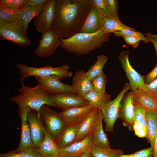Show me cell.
<instances>
[{"label": "cell", "mask_w": 157, "mask_h": 157, "mask_svg": "<svg viewBox=\"0 0 157 157\" xmlns=\"http://www.w3.org/2000/svg\"><path fill=\"white\" fill-rule=\"evenodd\" d=\"M92 4V0H56L51 29L58 32L60 39L79 33Z\"/></svg>", "instance_id": "obj_1"}, {"label": "cell", "mask_w": 157, "mask_h": 157, "mask_svg": "<svg viewBox=\"0 0 157 157\" xmlns=\"http://www.w3.org/2000/svg\"><path fill=\"white\" fill-rule=\"evenodd\" d=\"M111 33L101 29L93 33H78L67 38L60 39V47L67 51L78 55L89 54L109 40Z\"/></svg>", "instance_id": "obj_2"}, {"label": "cell", "mask_w": 157, "mask_h": 157, "mask_svg": "<svg viewBox=\"0 0 157 157\" xmlns=\"http://www.w3.org/2000/svg\"><path fill=\"white\" fill-rule=\"evenodd\" d=\"M21 87L17 89L19 94L10 100L16 103L19 109H26L39 112L44 105L56 107L57 106L49 97V94L41 85L34 87L26 86L21 81Z\"/></svg>", "instance_id": "obj_3"}, {"label": "cell", "mask_w": 157, "mask_h": 157, "mask_svg": "<svg viewBox=\"0 0 157 157\" xmlns=\"http://www.w3.org/2000/svg\"><path fill=\"white\" fill-rule=\"evenodd\" d=\"M16 67L20 71L21 75V81L26 78L33 76L40 77H46L51 75H57L62 79L65 78L70 77L72 73L69 71V67L67 64L57 67H53L47 65L42 67H29L21 63H17Z\"/></svg>", "instance_id": "obj_4"}, {"label": "cell", "mask_w": 157, "mask_h": 157, "mask_svg": "<svg viewBox=\"0 0 157 157\" xmlns=\"http://www.w3.org/2000/svg\"><path fill=\"white\" fill-rule=\"evenodd\" d=\"M130 88L129 84L126 83L122 91L114 99L103 104L100 107L105 123L106 131L113 132L115 124L117 119L119 118L122 99Z\"/></svg>", "instance_id": "obj_5"}, {"label": "cell", "mask_w": 157, "mask_h": 157, "mask_svg": "<svg viewBox=\"0 0 157 157\" xmlns=\"http://www.w3.org/2000/svg\"><path fill=\"white\" fill-rule=\"evenodd\" d=\"M27 34L21 25L0 20V40H8L25 47L31 45L32 43Z\"/></svg>", "instance_id": "obj_6"}, {"label": "cell", "mask_w": 157, "mask_h": 157, "mask_svg": "<svg viewBox=\"0 0 157 157\" xmlns=\"http://www.w3.org/2000/svg\"><path fill=\"white\" fill-rule=\"evenodd\" d=\"M38 112L45 128L56 141L67 124L63 121L58 112L48 106L44 105Z\"/></svg>", "instance_id": "obj_7"}, {"label": "cell", "mask_w": 157, "mask_h": 157, "mask_svg": "<svg viewBox=\"0 0 157 157\" xmlns=\"http://www.w3.org/2000/svg\"><path fill=\"white\" fill-rule=\"evenodd\" d=\"M61 44L58 33L51 29L42 34L38 46L34 52L38 57H49L54 53Z\"/></svg>", "instance_id": "obj_8"}, {"label": "cell", "mask_w": 157, "mask_h": 157, "mask_svg": "<svg viewBox=\"0 0 157 157\" xmlns=\"http://www.w3.org/2000/svg\"><path fill=\"white\" fill-rule=\"evenodd\" d=\"M32 141L37 149L42 143L45 135L46 129L38 112L29 110L27 115Z\"/></svg>", "instance_id": "obj_9"}, {"label": "cell", "mask_w": 157, "mask_h": 157, "mask_svg": "<svg viewBox=\"0 0 157 157\" xmlns=\"http://www.w3.org/2000/svg\"><path fill=\"white\" fill-rule=\"evenodd\" d=\"M34 77L38 84L42 85L49 94L56 95L63 93L76 94L73 86L61 82L62 79L58 76L51 75L46 77Z\"/></svg>", "instance_id": "obj_10"}, {"label": "cell", "mask_w": 157, "mask_h": 157, "mask_svg": "<svg viewBox=\"0 0 157 157\" xmlns=\"http://www.w3.org/2000/svg\"><path fill=\"white\" fill-rule=\"evenodd\" d=\"M56 0H50L46 8L35 17L34 25L42 34L51 29L55 17Z\"/></svg>", "instance_id": "obj_11"}, {"label": "cell", "mask_w": 157, "mask_h": 157, "mask_svg": "<svg viewBox=\"0 0 157 157\" xmlns=\"http://www.w3.org/2000/svg\"><path fill=\"white\" fill-rule=\"evenodd\" d=\"M128 51H123L118 58L121 66L126 74L132 90L141 89L145 84L144 78L131 66L129 60Z\"/></svg>", "instance_id": "obj_12"}, {"label": "cell", "mask_w": 157, "mask_h": 157, "mask_svg": "<svg viewBox=\"0 0 157 157\" xmlns=\"http://www.w3.org/2000/svg\"><path fill=\"white\" fill-rule=\"evenodd\" d=\"M49 98L62 111L70 108L86 106L90 104L88 101L77 94L63 93L56 95L49 94Z\"/></svg>", "instance_id": "obj_13"}, {"label": "cell", "mask_w": 157, "mask_h": 157, "mask_svg": "<svg viewBox=\"0 0 157 157\" xmlns=\"http://www.w3.org/2000/svg\"><path fill=\"white\" fill-rule=\"evenodd\" d=\"M94 146L92 135H90L67 147L60 148L59 157H80L91 151Z\"/></svg>", "instance_id": "obj_14"}, {"label": "cell", "mask_w": 157, "mask_h": 157, "mask_svg": "<svg viewBox=\"0 0 157 157\" xmlns=\"http://www.w3.org/2000/svg\"><path fill=\"white\" fill-rule=\"evenodd\" d=\"M94 107L89 104L76 107L58 113L63 121L67 124H80L93 110Z\"/></svg>", "instance_id": "obj_15"}, {"label": "cell", "mask_w": 157, "mask_h": 157, "mask_svg": "<svg viewBox=\"0 0 157 157\" xmlns=\"http://www.w3.org/2000/svg\"><path fill=\"white\" fill-rule=\"evenodd\" d=\"M104 17L93 3L79 32L93 33L99 31L102 27Z\"/></svg>", "instance_id": "obj_16"}, {"label": "cell", "mask_w": 157, "mask_h": 157, "mask_svg": "<svg viewBox=\"0 0 157 157\" xmlns=\"http://www.w3.org/2000/svg\"><path fill=\"white\" fill-rule=\"evenodd\" d=\"M29 110L26 109H19V115L21 126V138L18 147L14 150L16 152L26 151L35 147L32 141L27 120V115Z\"/></svg>", "instance_id": "obj_17"}, {"label": "cell", "mask_w": 157, "mask_h": 157, "mask_svg": "<svg viewBox=\"0 0 157 157\" xmlns=\"http://www.w3.org/2000/svg\"><path fill=\"white\" fill-rule=\"evenodd\" d=\"M134 102L131 92L129 93L121 103L119 114V118L124 126L131 131L134 124Z\"/></svg>", "instance_id": "obj_18"}, {"label": "cell", "mask_w": 157, "mask_h": 157, "mask_svg": "<svg viewBox=\"0 0 157 157\" xmlns=\"http://www.w3.org/2000/svg\"><path fill=\"white\" fill-rule=\"evenodd\" d=\"M99 109V108H94L92 112L80 123L75 142L93 134Z\"/></svg>", "instance_id": "obj_19"}, {"label": "cell", "mask_w": 157, "mask_h": 157, "mask_svg": "<svg viewBox=\"0 0 157 157\" xmlns=\"http://www.w3.org/2000/svg\"><path fill=\"white\" fill-rule=\"evenodd\" d=\"M72 85L79 97L83 98L90 91L92 90L91 81L87 77L83 70L75 73L72 80Z\"/></svg>", "instance_id": "obj_20"}, {"label": "cell", "mask_w": 157, "mask_h": 157, "mask_svg": "<svg viewBox=\"0 0 157 157\" xmlns=\"http://www.w3.org/2000/svg\"><path fill=\"white\" fill-rule=\"evenodd\" d=\"M131 92L135 103L142 106L146 111H157V101L155 97L140 89Z\"/></svg>", "instance_id": "obj_21"}, {"label": "cell", "mask_w": 157, "mask_h": 157, "mask_svg": "<svg viewBox=\"0 0 157 157\" xmlns=\"http://www.w3.org/2000/svg\"><path fill=\"white\" fill-rule=\"evenodd\" d=\"M49 1L37 6H26L23 8L18 17L19 24L24 28L28 33V25L32 19L39 15L47 7Z\"/></svg>", "instance_id": "obj_22"}, {"label": "cell", "mask_w": 157, "mask_h": 157, "mask_svg": "<svg viewBox=\"0 0 157 157\" xmlns=\"http://www.w3.org/2000/svg\"><path fill=\"white\" fill-rule=\"evenodd\" d=\"M45 129V138L38 151L42 157H59L60 148L51 134Z\"/></svg>", "instance_id": "obj_23"}, {"label": "cell", "mask_w": 157, "mask_h": 157, "mask_svg": "<svg viewBox=\"0 0 157 157\" xmlns=\"http://www.w3.org/2000/svg\"><path fill=\"white\" fill-rule=\"evenodd\" d=\"M103 117L100 108L98 111L95 126L92 134V141L94 146L110 148L106 134L103 126Z\"/></svg>", "instance_id": "obj_24"}, {"label": "cell", "mask_w": 157, "mask_h": 157, "mask_svg": "<svg viewBox=\"0 0 157 157\" xmlns=\"http://www.w3.org/2000/svg\"><path fill=\"white\" fill-rule=\"evenodd\" d=\"M80 124H67L66 126L56 140L59 148L67 147L75 142Z\"/></svg>", "instance_id": "obj_25"}, {"label": "cell", "mask_w": 157, "mask_h": 157, "mask_svg": "<svg viewBox=\"0 0 157 157\" xmlns=\"http://www.w3.org/2000/svg\"><path fill=\"white\" fill-rule=\"evenodd\" d=\"M146 119L147 138L153 149L157 133V112L146 111Z\"/></svg>", "instance_id": "obj_26"}, {"label": "cell", "mask_w": 157, "mask_h": 157, "mask_svg": "<svg viewBox=\"0 0 157 157\" xmlns=\"http://www.w3.org/2000/svg\"><path fill=\"white\" fill-rule=\"evenodd\" d=\"M123 24L119 19L113 17H104V21L101 30L105 33H111L119 31L124 29L131 28Z\"/></svg>", "instance_id": "obj_27"}, {"label": "cell", "mask_w": 157, "mask_h": 157, "mask_svg": "<svg viewBox=\"0 0 157 157\" xmlns=\"http://www.w3.org/2000/svg\"><path fill=\"white\" fill-rule=\"evenodd\" d=\"M22 9H12L0 3V20L20 25L18 17Z\"/></svg>", "instance_id": "obj_28"}, {"label": "cell", "mask_w": 157, "mask_h": 157, "mask_svg": "<svg viewBox=\"0 0 157 157\" xmlns=\"http://www.w3.org/2000/svg\"><path fill=\"white\" fill-rule=\"evenodd\" d=\"M84 99L94 108H100L103 104L110 101V96L106 93L101 94L92 90L84 97Z\"/></svg>", "instance_id": "obj_29"}, {"label": "cell", "mask_w": 157, "mask_h": 157, "mask_svg": "<svg viewBox=\"0 0 157 157\" xmlns=\"http://www.w3.org/2000/svg\"><path fill=\"white\" fill-rule=\"evenodd\" d=\"M90 154L92 157H119L123 152L120 149L94 146Z\"/></svg>", "instance_id": "obj_30"}, {"label": "cell", "mask_w": 157, "mask_h": 157, "mask_svg": "<svg viewBox=\"0 0 157 157\" xmlns=\"http://www.w3.org/2000/svg\"><path fill=\"white\" fill-rule=\"evenodd\" d=\"M108 60L106 55H101L97 57L95 63L90 66L89 69L85 72L88 78L91 81L98 76L103 71V69Z\"/></svg>", "instance_id": "obj_31"}, {"label": "cell", "mask_w": 157, "mask_h": 157, "mask_svg": "<svg viewBox=\"0 0 157 157\" xmlns=\"http://www.w3.org/2000/svg\"><path fill=\"white\" fill-rule=\"evenodd\" d=\"M0 157H42L34 147L30 150L21 152H16L14 150L1 153Z\"/></svg>", "instance_id": "obj_32"}, {"label": "cell", "mask_w": 157, "mask_h": 157, "mask_svg": "<svg viewBox=\"0 0 157 157\" xmlns=\"http://www.w3.org/2000/svg\"><path fill=\"white\" fill-rule=\"evenodd\" d=\"M107 82L106 76L103 71L91 80L92 90L101 94L106 93L105 87Z\"/></svg>", "instance_id": "obj_33"}, {"label": "cell", "mask_w": 157, "mask_h": 157, "mask_svg": "<svg viewBox=\"0 0 157 157\" xmlns=\"http://www.w3.org/2000/svg\"><path fill=\"white\" fill-rule=\"evenodd\" d=\"M114 35L117 36H122L127 35L133 36L138 38L145 43L150 42L149 38L141 33L136 31L132 28H128L121 31L114 33Z\"/></svg>", "instance_id": "obj_34"}, {"label": "cell", "mask_w": 157, "mask_h": 157, "mask_svg": "<svg viewBox=\"0 0 157 157\" xmlns=\"http://www.w3.org/2000/svg\"><path fill=\"white\" fill-rule=\"evenodd\" d=\"M134 105V122L140 124L147 129L146 110L142 106L135 102Z\"/></svg>", "instance_id": "obj_35"}, {"label": "cell", "mask_w": 157, "mask_h": 157, "mask_svg": "<svg viewBox=\"0 0 157 157\" xmlns=\"http://www.w3.org/2000/svg\"><path fill=\"white\" fill-rule=\"evenodd\" d=\"M28 0H0V3L14 9H20L26 6Z\"/></svg>", "instance_id": "obj_36"}, {"label": "cell", "mask_w": 157, "mask_h": 157, "mask_svg": "<svg viewBox=\"0 0 157 157\" xmlns=\"http://www.w3.org/2000/svg\"><path fill=\"white\" fill-rule=\"evenodd\" d=\"M92 1L104 17H112L110 13L106 0H92Z\"/></svg>", "instance_id": "obj_37"}, {"label": "cell", "mask_w": 157, "mask_h": 157, "mask_svg": "<svg viewBox=\"0 0 157 157\" xmlns=\"http://www.w3.org/2000/svg\"><path fill=\"white\" fill-rule=\"evenodd\" d=\"M119 157H153V149L151 147L143 149L129 154H124Z\"/></svg>", "instance_id": "obj_38"}, {"label": "cell", "mask_w": 157, "mask_h": 157, "mask_svg": "<svg viewBox=\"0 0 157 157\" xmlns=\"http://www.w3.org/2000/svg\"><path fill=\"white\" fill-rule=\"evenodd\" d=\"M110 13L112 17L119 19L118 14V1L106 0Z\"/></svg>", "instance_id": "obj_39"}, {"label": "cell", "mask_w": 157, "mask_h": 157, "mask_svg": "<svg viewBox=\"0 0 157 157\" xmlns=\"http://www.w3.org/2000/svg\"><path fill=\"white\" fill-rule=\"evenodd\" d=\"M141 89L151 94L156 98L157 95V78L149 84L145 83Z\"/></svg>", "instance_id": "obj_40"}, {"label": "cell", "mask_w": 157, "mask_h": 157, "mask_svg": "<svg viewBox=\"0 0 157 157\" xmlns=\"http://www.w3.org/2000/svg\"><path fill=\"white\" fill-rule=\"evenodd\" d=\"M133 130L135 132V134L138 137L147 138V133L146 129L140 124L134 122Z\"/></svg>", "instance_id": "obj_41"}, {"label": "cell", "mask_w": 157, "mask_h": 157, "mask_svg": "<svg viewBox=\"0 0 157 157\" xmlns=\"http://www.w3.org/2000/svg\"><path fill=\"white\" fill-rule=\"evenodd\" d=\"M127 44L132 46L134 48L137 47L140 42L142 41L140 38L131 36L124 35L122 36Z\"/></svg>", "instance_id": "obj_42"}, {"label": "cell", "mask_w": 157, "mask_h": 157, "mask_svg": "<svg viewBox=\"0 0 157 157\" xmlns=\"http://www.w3.org/2000/svg\"><path fill=\"white\" fill-rule=\"evenodd\" d=\"M157 78V64L153 70L147 75L144 78V83L149 84Z\"/></svg>", "instance_id": "obj_43"}, {"label": "cell", "mask_w": 157, "mask_h": 157, "mask_svg": "<svg viewBox=\"0 0 157 157\" xmlns=\"http://www.w3.org/2000/svg\"><path fill=\"white\" fill-rule=\"evenodd\" d=\"M49 0H28L26 6H37L49 1Z\"/></svg>", "instance_id": "obj_44"}, {"label": "cell", "mask_w": 157, "mask_h": 157, "mask_svg": "<svg viewBox=\"0 0 157 157\" xmlns=\"http://www.w3.org/2000/svg\"><path fill=\"white\" fill-rule=\"evenodd\" d=\"M149 38L150 42L153 44L155 49L157 56V37L154 36L151 33H147L144 35Z\"/></svg>", "instance_id": "obj_45"}, {"label": "cell", "mask_w": 157, "mask_h": 157, "mask_svg": "<svg viewBox=\"0 0 157 157\" xmlns=\"http://www.w3.org/2000/svg\"><path fill=\"white\" fill-rule=\"evenodd\" d=\"M153 149V157H157V133L155 138Z\"/></svg>", "instance_id": "obj_46"}, {"label": "cell", "mask_w": 157, "mask_h": 157, "mask_svg": "<svg viewBox=\"0 0 157 157\" xmlns=\"http://www.w3.org/2000/svg\"><path fill=\"white\" fill-rule=\"evenodd\" d=\"M80 157H92L90 154V151L87 152L83 154Z\"/></svg>", "instance_id": "obj_47"}, {"label": "cell", "mask_w": 157, "mask_h": 157, "mask_svg": "<svg viewBox=\"0 0 157 157\" xmlns=\"http://www.w3.org/2000/svg\"><path fill=\"white\" fill-rule=\"evenodd\" d=\"M152 35L155 36V37H157V34H156V35H153V34H152Z\"/></svg>", "instance_id": "obj_48"}, {"label": "cell", "mask_w": 157, "mask_h": 157, "mask_svg": "<svg viewBox=\"0 0 157 157\" xmlns=\"http://www.w3.org/2000/svg\"><path fill=\"white\" fill-rule=\"evenodd\" d=\"M156 99L157 101V95L156 96Z\"/></svg>", "instance_id": "obj_49"}, {"label": "cell", "mask_w": 157, "mask_h": 157, "mask_svg": "<svg viewBox=\"0 0 157 157\" xmlns=\"http://www.w3.org/2000/svg\"></svg>", "instance_id": "obj_50"}]
</instances>
